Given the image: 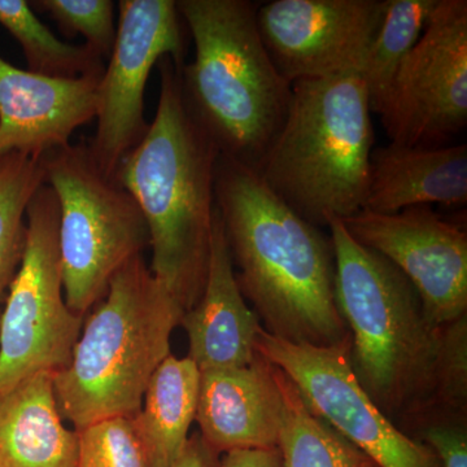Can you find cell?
Returning <instances> with one entry per match:
<instances>
[{"mask_svg": "<svg viewBox=\"0 0 467 467\" xmlns=\"http://www.w3.org/2000/svg\"><path fill=\"white\" fill-rule=\"evenodd\" d=\"M216 207L236 282L267 334L292 344L350 342L335 300L330 234L308 223L270 192L252 169L220 155Z\"/></svg>", "mask_w": 467, "mask_h": 467, "instance_id": "obj_1", "label": "cell"}, {"mask_svg": "<svg viewBox=\"0 0 467 467\" xmlns=\"http://www.w3.org/2000/svg\"><path fill=\"white\" fill-rule=\"evenodd\" d=\"M335 300L350 334L353 376L400 429L445 416L441 404L444 326L429 318L413 285L389 260L355 241L343 221L327 223Z\"/></svg>", "mask_w": 467, "mask_h": 467, "instance_id": "obj_2", "label": "cell"}, {"mask_svg": "<svg viewBox=\"0 0 467 467\" xmlns=\"http://www.w3.org/2000/svg\"><path fill=\"white\" fill-rule=\"evenodd\" d=\"M158 66L155 119L122 160L116 182L131 193L146 220L150 273L187 312L201 300L207 281L220 150L187 106L182 66L169 57Z\"/></svg>", "mask_w": 467, "mask_h": 467, "instance_id": "obj_3", "label": "cell"}, {"mask_svg": "<svg viewBox=\"0 0 467 467\" xmlns=\"http://www.w3.org/2000/svg\"><path fill=\"white\" fill-rule=\"evenodd\" d=\"M195 57L181 67L187 106L223 158L259 171L287 117L292 84L276 69L250 0H180Z\"/></svg>", "mask_w": 467, "mask_h": 467, "instance_id": "obj_4", "label": "cell"}, {"mask_svg": "<svg viewBox=\"0 0 467 467\" xmlns=\"http://www.w3.org/2000/svg\"><path fill=\"white\" fill-rule=\"evenodd\" d=\"M183 306L150 273L143 254L110 279L84 321L66 368L54 374L58 410L77 430L110 417H133L150 377L171 355Z\"/></svg>", "mask_w": 467, "mask_h": 467, "instance_id": "obj_5", "label": "cell"}, {"mask_svg": "<svg viewBox=\"0 0 467 467\" xmlns=\"http://www.w3.org/2000/svg\"><path fill=\"white\" fill-rule=\"evenodd\" d=\"M374 128L359 73L292 84L287 117L259 171L264 183L318 227L367 201Z\"/></svg>", "mask_w": 467, "mask_h": 467, "instance_id": "obj_6", "label": "cell"}, {"mask_svg": "<svg viewBox=\"0 0 467 467\" xmlns=\"http://www.w3.org/2000/svg\"><path fill=\"white\" fill-rule=\"evenodd\" d=\"M57 195L58 254L67 308L79 317L103 300L112 276L150 247V233L131 193L101 173L88 144H67L42 160Z\"/></svg>", "mask_w": 467, "mask_h": 467, "instance_id": "obj_7", "label": "cell"}, {"mask_svg": "<svg viewBox=\"0 0 467 467\" xmlns=\"http://www.w3.org/2000/svg\"><path fill=\"white\" fill-rule=\"evenodd\" d=\"M58 218L57 195L42 184L27 207L26 251L0 316V393L66 368L81 335L85 318L64 297Z\"/></svg>", "mask_w": 467, "mask_h": 467, "instance_id": "obj_8", "label": "cell"}, {"mask_svg": "<svg viewBox=\"0 0 467 467\" xmlns=\"http://www.w3.org/2000/svg\"><path fill=\"white\" fill-rule=\"evenodd\" d=\"M115 46L98 88L97 131L88 144L92 161L116 181L122 160L150 124L144 90L150 70L169 57L183 66L184 23L174 0H119Z\"/></svg>", "mask_w": 467, "mask_h": 467, "instance_id": "obj_9", "label": "cell"}, {"mask_svg": "<svg viewBox=\"0 0 467 467\" xmlns=\"http://www.w3.org/2000/svg\"><path fill=\"white\" fill-rule=\"evenodd\" d=\"M391 143L442 147L467 125V2L439 0L380 113Z\"/></svg>", "mask_w": 467, "mask_h": 467, "instance_id": "obj_10", "label": "cell"}, {"mask_svg": "<svg viewBox=\"0 0 467 467\" xmlns=\"http://www.w3.org/2000/svg\"><path fill=\"white\" fill-rule=\"evenodd\" d=\"M340 347L292 344L261 328L256 352L294 383L310 410L348 439L378 467H442L431 447L405 434L370 400Z\"/></svg>", "mask_w": 467, "mask_h": 467, "instance_id": "obj_11", "label": "cell"}, {"mask_svg": "<svg viewBox=\"0 0 467 467\" xmlns=\"http://www.w3.org/2000/svg\"><path fill=\"white\" fill-rule=\"evenodd\" d=\"M387 0H275L257 5V26L291 84L359 73Z\"/></svg>", "mask_w": 467, "mask_h": 467, "instance_id": "obj_12", "label": "cell"}, {"mask_svg": "<svg viewBox=\"0 0 467 467\" xmlns=\"http://www.w3.org/2000/svg\"><path fill=\"white\" fill-rule=\"evenodd\" d=\"M347 232L407 276L438 326L467 316V234L429 205L393 214L359 211Z\"/></svg>", "mask_w": 467, "mask_h": 467, "instance_id": "obj_13", "label": "cell"}, {"mask_svg": "<svg viewBox=\"0 0 467 467\" xmlns=\"http://www.w3.org/2000/svg\"><path fill=\"white\" fill-rule=\"evenodd\" d=\"M101 77L50 78L0 57V160L11 153L42 159L69 144L97 117Z\"/></svg>", "mask_w": 467, "mask_h": 467, "instance_id": "obj_14", "label": "cell"}, {"mask_svg": "<svg viewBox=\"0 0 467 467\" xmlns=\"http://www.w3.org/2000/svg\"><path fill=\"white\" fill-rule=\"evenodd\" d=\"M284 410L281 370L261 355L245 367L201 373L195 420L217 456L278 448Z\"/></svg>", "mask_w": 467, "mask_h": 467, "instance_id": "obj_15", "label": "cell"}, {"mask_svg": "<svg viewBox=\"0 0 467 467\" xmlns=\"http://www.w3.org/2000/svg\"><path fill=\"white\" fill-rule=\"evenodd\" d=\"M181 326L189 337V358L201 373L245 367L259 355L256 339L263 326L236 282L217 207L204 291L196 306L184 312Z\"/></svg>", "mask_w": 467, "mask_h": 467, "instance_id": "obj_16", "label": "cell"}, {"mask_svg": "<svg viewBox=\"0 0 467 467\" xmlns=\"http://www.w3.org/2000/svg\"><path fill=\"white\" fill-rule=\"evenodd\" d=\"M467 146L408 147L389 143L371 150L362 211L393 214L420 205H465Z\"/></svg>", "mask_w": 467, "mask_h": 467, "instance_id": "obj_17", "label": "cell"}, {"mask_svg": "<svg viewBox=\"0 0 467 467\" xmlns=\"http://www.w3.org/2000/svg\"><path fill=\"white\" fill-rule=\"evenodd\" d=\"M63 420L52 373L0 393V467H76L78 439Z\"/></svg>", "mask_w": 467, "mask_h": 467, "instance_id": "obj_18", "label": "cell"}, {"mask_svg": "<svg viewBox=\"0 0 467 467\" xmlns=\"http://www.w3.org/2000/svg\"><path fill=\"white\" fill-rule=\"evenodd\" d=\"M201 371L192 358L169 355L144 391L133 423L150 467H173L198 410Z\"/></svg>", "mask_w": 467, "mask_h": 467, "instance_id": "obj_19", "label": "cell"}, {"mask_svg": "<svg viewBox=\"0 0 467 467\" xmlns=\"http://www.w3.org/2000/svg\"><path fill=\"white\" fill-rule=\"evenodd\" d=\"M282 389L285 410L278 441L282 467H378L364 451L316 416L284 373Z\"/></svg>", "mask_w": 467, "mask_h": 467, "instance_id": "obj_20", "label": "cell"}, {"mask_svg": "<svg viewBox=\"0 0 467 467\" xmlns=\"http://www.w3.org/2000/svg\"><path fill=\"white\" fill-rule=\"evenodd\" d=\"M439 0H387L386 12L359 76L371 113L380 115L405 58L420 41Z\"/></svg>", "mask_w": 467, "mask_h": 467, "instance_id": "obj_21", "label": "cell"}, {"mask_svg": "<svg viewBox=\"0 0 467 467\" xmlns=\"http://www.w3.org/2000/svg\"><path fill=\"white\" fill-rule=\"evenodd\" d=\"M0 26L20 43L29 72L57 79L104 75L106 66L99 54L86 45L60 41L26 0H0Z\"/></svg>", "mask_w": 467, "mask_h": 467, "instance_id": "obj_22", "label": "cell"}, {"mask_svg": "<svg viewBox=\"0 0 467 467\" xmlns=\"http://www.w3.org/2000/svg\"><path fill=\"white\" fill-rule=\"evenodd\" d=\"M42 159L11 153L0 160V316L26 243V211L45 184Z\"/></svg>", "mask_w": 467, "mask_h": 467, "instance_id": "obj_23", "label": "cell"}, {"mask_svg": "<svg viewBox=\"0 0 467 467\" xmlns=\"http://www.w3.org/2000/svg\"><path fill=\"white\" fill-rule=\"evenodd\" d=\"M76 432V467H150L131 417L106 418Z\"/></svg>", "mask_w": 467, "mask_h": 467, "instance_id": "obj_24", "label": "cell"}, {"mask_svg": "<svg viewBox=\"0 0 467 467\" xmlns=\"http://www.w3.org/2000/svg\"><path fill=\"white\" fill-rule=\"evenodd\" d=\"M57 24L67 36L81 34L86 46L109 58L115 46L117 26L112 0H36L29 2Z\"/></svg>", "mask_w": 467, "mask_h": 467, "instance_id": "obj_25", "label": "cell"}, {"mask_svg": "<svg viewBox=\"0 0 467 467\" xmlns=\"http://www.w3.org/2000/svg\"><path fill=\"white\" fill-rule=\"evenodd\" d=\"M441 404L445 416L466 417L467 316L444 327L441 364Z\"/></svg>", "mask_w": 467, "mask_h": 467, "instance_id": "obj_26", "label": "cell"}, {"mask_svg": "<svg viewBox=\"0 0 467 467\" xmlns=\"http://www.w3.org/2000/svg\"><path fill=\"white\" fill-rule=\"evenodd\" d=\"M413 438L431 447L442 467H467L465 417L435 418L420 427Z\"/></svg>", "mask_w": 467, "mask_h": 467, "instance_id": "obj_27", "label": "cell"}, {"mask_svg": "<svg viewBox=\"0 0 467 467\" xmlns=\"http://www.w3.org/2000/svg\"><path fill=\"white\" fill-rule=\"evenodd\" d=\"M218 467H282L281 451L272 450H238L223 454Z\"/></svg>", "mask_w": 467, "mask_h": 467, "instance_id": "obj_28", "label": "cell"}, {"mask_svg": "<svg viewBox=\"0 0 467 467\" xmlns=\"http://www.w3.org/2000/svg\"><path fill=\"white\" fill-rule=\"evenodd\" d=\"M218 463L217 454L209 450L201 435L195 434L189 439L173 467H218Z\"/></svg>", "mask_w": 467, "mask_h": 467, "instance_id": "obj_29", "label": "cell"}]
</instances>
